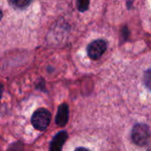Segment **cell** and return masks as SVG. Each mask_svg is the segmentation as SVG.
I'll return each mask as SVG.
<instances>
[{
    "label": "cell",
    "instance_id": "1",
    "mask_svg": "<svg viewBox=\"0 0 151 151\" xmlns=\"http://www.w3.org/2000/svg\"><path fill=\"white\" fill-rule=\"evenodd\" d=\"M50 112L48 110L44 108H40L36 110L32 116V125L35 129L39 131H43L49 127L50 123Z\"/></svg>",
    "mask_w": 151,
    "mask_h": 151
},
{
    "label": "cell",
    "instance_id": "2",
    "mask_svg": "<svg viewBox=\"0 0 151 151\" xmlns=\"http://www.w3.org/2000/svg\"><path fill=\"white\" fill-rule=\"evenodd\" d=\"M151 133L148 126L144 124H137L132 131V139L134 142L139 146H144L150 141Z\"/></svg>",
    "mask_w": 151,
    "mask_h": 151
},
{
    "label": "cell",
    "instance_id": "3",
    "mask_svg": "<svg viewBox=\"0 0 151 151\" xmlns=\"http://www.w3.org/2000/svg\"><path fill=\"white\" fill-rule=\"evenodd\" d=\"M107 49V43L102 39L92 42L88 46V55L93 60L99 59Z\"/></svg>",
    "mask_w": 151,
    "mask_h": 151
},
{
    "label": "cell",
    "instance_id": "4",
    "mask_svg": "<svg viewBox=\"0 0 151 151\" xmlns=\"http://www.w3.org/2000/svg\"><path fill=\"white\" fill-rule=\"evenodd\" d=\"M68 117H69L68 105L66 104H62L61 105H59L58 110V113L56 115V119H55L56 124L60 127H65L67 124Z\"/></svg>",
    "mask_w": 151,
    "mask_h": 151
},
{
    "label": "cell",
    "instance_id": "5",
    "mask_svg": "<svg viewBox=\"0 0 151 151\" xmlns=\"http://www.w3.org/2000/svg\"><path fill=\"white\" fill-rule=\"evenodd\" d=\"M67 133L65 131H61L57 134L50 142V151H62L63 145L67 140Z\"/></svg>",
    "mask_w": 151,
    "mask_h": 151
},
{
    "label": "cell",
    "instance_id": "6",
    "mask_svg": "<svg viewBox=\"0 0 151 151\" xmlns=\"http://www.w3.org/2000/svg\"><path fill=\"white\" fill-rule=\"evenodd\" d=\"M32 0H10L12 4L18 8H25L30 4Z\"/></svg>",
    "mask_w": 151,
    "mask_h": 151
},
{
    "label": "cell",
    "instance_id": "7",
    "mask_svg": "<svg viewBox=\"0 0 151 151\" xmlns=\"http://www.w3.org/2000/svg\"><path fill=\"white\" fill-rule=\"evenodd\" d=\"M89 0H77V8L80 12H83L88 9Z\"/></svg>",
    "mask_w": 151,
    "mask_h": 151
},
{
    "label": "cell",
    "instance_id": "8",
    "mask_svg": "<svg viewBox=\"0 0 151 151\" xmlns=\"http://www.w3.org/2000/svg\"><path fill=\"white\" fill-rule=\"evenodd\" d=\"M143 81H144L145 86L151 90V69H149L148 71L145 72Z\"/></svg>",
    "mask_w": 151,
    "mask_h": 151
},
{
    "label": "cell",
    "instance_id": "9",
    "mask_svg": "<svg viewBox=\"0 0 151 151\" xmlns=\"http://www.w3.org/2000/svg\"><path fill=\"white\" fill-rule=\"evenodd\" d=\"M74 151H89L88 150L85 149V148H82V147H80V148H77Z\"/></svg>",
    "mask_w": 151,
    "mask_h": 151
},
{
    "label": "cell",
    "instance_id": "10",
    "mask_svg": "<svg viewBox=\"0 0 151 151\" xmlns=\"http://www.w3.org/2000/svg\"><path fill=\"white\" fill-rule=\"evenodd\" d=\"M3 90H4V88H3V85H2V83L0 82V100H1V98H2Z\"/></svg>",
    "mask_w": 151,
    "mask_h": 151
},
{
    "label": "cell",
    "instance_id": "11",
    "mask_svg": "<svg viewBox=\"0 0 151 151\" xmlns=\"http://www.w3.org/2000/svg\"><path fill=\"white\" fill-rule=\"evenodd\" d=\"M2 18H3V12H2V10L0 9V20L2 19Z\"/></svg>",
    "mask_w": 151,
    "mask_h": 151
}]
</instances>
